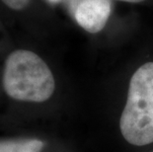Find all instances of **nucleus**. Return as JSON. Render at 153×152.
<instances>
[{
	"label": "nucleus",
	"mask_w": 153,
	"mask_h": 152,
	"mask_svg": "<svg viewBox=\"0 0 153 152\" xmlns=\"http://www.w3.org/2000/svg\"><path fill=\"white\" fill-rule=\"evenodd\" d=\"M112 1H120V2H126V3H139L144 0H112Z\"/></svg>",
	"instance_id": "6"
},
{
	"label": "nucleus",
	"mask_w": 153,
	"mask_h": 152,
	"mask_svg": "<svg viewBox=\"0 0 153 152\" xmlns=\"http://www.w3.org/2000/svg\"><path fill=\"white\" fill-rule=\"evenodd\" d=\"M50 3H53V4H56V3H59L61 1H63V0H48Z\"/></svg>",
	"instance_id": "7"
},
{
	"label": "nucleus",
	"mask_w": 153,
	"mask_h": 152,
	"mask_svg": "<svg viewBox=\"0 0 153 152\" xmlns=\"http://www.w3.org/2000/svg\"><path fill=\"white\" fill-rule=\"evenodd\" d=\"M2 83L10 98L22 102H45L55 90V80L48 65L37 53L27 50H14L8 56Z\"/></svg>",
	"instance_id": "1"
},
{
	"label": "nucleus",
	"mask_w": 153,
	"mask_h": 152,
	"mask_svg": "<svg viewBox=\"0 0 153 152\" xmlns=\"http://www.w3.org/2000/svg\"><path fill=\"white\" fill-rule=\"evenodd\" d=\"M112 12V0H79L74 9L77 24L91 34L105 28Z\"/></svg>",
	"instance_id": "3"
},
{
	"label": "nucleus",
	"mask_w": 153,
	"mask_h": 152,
	"mask_svg": "<svg viewBox=\"0 0 153 152\" xmlns=\"http://www.w3.org/2000/svg\"><path fill=\"white\" fill-rule=\"evenodd\" d=\"M1 1L13 10H22L30 3V0H1Z\"/></svg>",
	"instance_id": "5"
},
{
	"label": "nucleus",
	"mask_w": 153,
	"mask_h": 152,
	"mask_svg": "<svg viewBox=\"0 0 153 152\" xmlns=\"http://www.w3.org/2000/svg\"><path fill=\"white\" fill-rule=\"evenodd\" d=\"M44 141L39 139H12L0 142V152H41Z\"/></svg>",
	"instance_id": "4"
},
{
	"label": "nucleus",
	"mask_w": 153,
	"mask_h": 152,
	"mask_svg": "<svg viewBox=\"0 0 153 152\" xmlns=\"http://www.w3.org/2000/svg\"><path fill=\"white\" fill-rule=\"evenodd\" d=\"M120 128L132 145L153 142V62L142 64L131 76Z\"/></svg>",
	"instance_id": "2"
}]
</instances>
